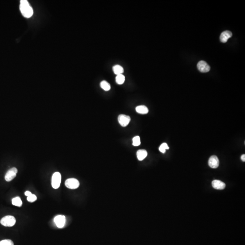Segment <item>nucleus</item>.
Segmentation results:
<instances>
[{"instance_id": "f257e3e1", "label": "nucleus", "mask_w": 245, "mask_h": 245, "mask_svg": "<svg viewBox=\"0 0 245 245\" xmlns=\"http://www.w3.org/2000/svg\"><path fill=\"white\" fill-rule=\"evenodd\" d=\"M20 9L22 15L25 17L30 18L33 15V9L26 0L21 1Z\"/></svg>"}, {"instance_id": "f03ea898", "label": "nucleus", "mask_w": 245, "mask_h": 245, "mask_svg": "<svg viewBox=\"0 0 245 245\" xmlns=\"http://www.w3.org/2000/svg\"><path fill=\"white\" fill-rule=\"evenodd\" d=\"M16 219L12 216H6L4 217L1 220V221H0L2 225L5 226H8V227L13 226L16 223Z\"/></svg>"}, {"instance_id": "7ed1b4c3", "label": "nucleus", "mask_w": 245, "mask_h": 245, "mask_svg": "<svg viewBox=\"0 0 245 245\" xmlns=\"http://www.w3.org/2000/svg\"><path fill=\"white\" fill-rule=\"evenodd\" d=\"M61 176L60 173L56 172L52 177V186L54 189H57L60 186L61 183Z\"/></svg>"}, {"instance_id": "20e7f679", "label": "nucleus", "mask_w": 245, "mask_h": 245, "mask_svg": "<svg viewBox=\"0 0 245 245\" xmlns=\"http://www.w3.org/2000/svg\"><path fill=\"white\" fill-rule=\"evenodd\" d=\"M65 186L71 189H75L80 186V183L77 179L74 178H69L65 181Z\"/></svg>"}, {"instance_id": "39448f33", "label": "nucleus", "mask_w": 245, "mask_h": 245, "mask_svg": "<svg viewBox=\"0 0 245 245\" xmlns=\"http://www.w3.org/2000/svg\"><path fill=\"white\" fill-rule=\"evenodd\" d=\"M17 169L16 168H12L9 170L5 176L6 181L10 182L12 180L17 176Z\"/></svg>"}, {"instance_id": "423d86ee", "label": "nucleus", "mask_w": 245, "mask_h": 245, "mask_svg": "<svg viewBox=\"0 0 245 245\" xmlns=\"http://www.w3.org/2000/svg\"><path fill=\"white\" fill-rule=\"evenodd\" d=\"M118 121L122 127H126L130 122V117L125 115H120L118 116Z\"/></svg>"}, {"instance_id": "0eeeda50", "label": "nucleus", "mask_w": 245, "mask_h": 245, "mask_svg": "<svg viewBox=\"0 0 245 245\" xmlns=\"http://www.w3.org/2000/svg\"><path fill=\"white\" fill-rule=\"evenodd\" d=\"M65 216L63 215H58L54 218V222L57 227L60 228H63L65 226Z\"/></svg>"}, {"instance_id": "6e6552de", "label": "nucleus", "mask_w": 245, "mask_h": 245, "mask_svg": "<svg viewBox=\"0 0 245 245\" xmlns=\"http://www.w3.org/2000/svg\"><path fill=\"white\" fill-rule=\"evenodd\" d=\"M208 165L212 169H217L219 165V160L216 155H212L209 158Z\"/></svg>"}, {"instance_id": "1a4fd4ad", "label": "nucleus", "mask_w": 245, "mask_h": 245, "mask_svg": "<svg viewBox=\"0 0 245 245\" xmlns=\"http://www.w3.org/2000/svg\"><path fill=\"white\" fill-rule=\"evenodd\" d=\"M198 69L200 71L203 73H206L209 71L210 67L205 61L201 60L198 63L197 65Z\"/></svg>"}, {"instance_id": "9d476101", "label": "nucleus", "mask_w": 245, "mask_h": 245, "mask_svg": "<svg viewBox=\"0 0 245 245\" xmlns=\"http://www.w3.org/2000/svg\"><path fill=\"white\" fill-rule=\"evenodd\" d=\"M212 184L213 188L218 190H222L224 189L226 187L225 183L220 180H213Z\"/></svg>"}, {"instance_id": "9b49d317", "label": "nucleus", "mask_w": 245, "mask_h": 245, "mask_svg": "<svg viewBox=\"0 0 245 245\" xmlns=\"http://www.w3.org/2000/svg\"><path fill=\"white\" fill-rule=\"evenodd\" d=\"M232 35L233 34L231 31H223L221 33L220 37L221 42L222 43L226 42L228 40L232 37Z\"/></svg>"}, {"instance_id": "f8f14e48", "label": "nucleus", "mask_w": 245, "mask_h": 245, "mask_svg": "<svg viewBox=\"0 0 245 245\" xmlns=\"http://www.w3.org/2000/svg\"><path fill=\"white\" fill-rule=\"evenodd\" d=\"M148 155V153L146 150L144 149H140L137 152V157L138 160L142 161L146 158Z\"/></svg>"}, {"instance_id": "ddd939ff", "label": "nucleus", "mask_w": 245, "mask_h": 245, "mask_svg": "<svg viewBox=\"0 0 245 245\" xmlns=\"http://www.w3.org/2000/svg\"><path fill=\"white\" fill-rule=\"evenodd\" d=\"M136 111L139 114L145 115V114H148L149 112V109L146 106L140 105L136 107Z\"/></svg>"}, {"instance_id": "4468645a", "label": "nucleus", "mask_w": 245, "mask_h": 245, "mask_svg": "<svg viewBox=\"0 0 245 245\" xmlns=\"http://www.w3.org/2000/svg\"><path fill=\"white\" fill-rule=\"evenodd\" d=\"M113 70L114 73L117 76V75L122 74L123 73L124 71L123 68L122 67L121 65H118L113 66Z\"/></svg>"}, {"instance_id": "2eb2a0df", "label": "nucleus", "mask_w": 245, "mask_h": 245, "mask_svg": "<svg viewBox=\"0 0 245 245\" xmlns=\"http://www.w3.org/2000/svg\"><path fill=\"white\" fill-rule=\"evenodd\" d=\"M12 204L14 206L20 207L22 205V202L21 198L19 196H17V197L12 199Z\"/></svg>"}, {"instance_id": "dca6fc26", "label": "nucleus", "mask_w": 245, "mask_h": 245, "mask_svg": "<svg viewBox=\"0 0 245 245\" xmlns=\"http://www.w3.org/2000/svg\"><path fill=\"white\" fill-rule=\"evenodd\" d=\"M101 87L105 91H109L110 90L111 86L110 84L106 81H102L101 83Z\"/></svg>"}, {"instance_id": "f3484780", "label": "nucleus", "mask_w": 245, "mask_h": 245, "mask_svg": "<svg viewBox=\"0 0 245 245\" xmlns=\"http://www.w3.org/2000/svg\"><path fill=\"white\" fill-rule=\"evenodd\" d=\"M116 83L119 85H122L125 81V76L123 74L117 75L116 77Z\"/></svg>"}, {"instance_id": "a211bd4d", "label": "nucleus", "mask_w": 245, "mask_h": 245, "mask_svg": "<svg viewBox=\"0 0 245 245\" xmlns=\"http://www.w3.org/2000/svg\"><path fill=\"white\" fill-rule=\"evenodd\" d=\"M141 144L140 138L139 136H136L133 139V145L134 146H138Z\"/></svg>"}, {"instance_id": "6ab92c4d", "label": "nucleus", "mask_w": 245, "mask_h": 245, "mask_svg": "<svg viewBox=\"0 0 245 245\" xmlns=\"http://www.w3.org/2000/svg\"><path fill=\"white\" fill-rule=\"evenodd\" d=\"M169 149L168 145L166 143H163L159 147V150L162 153H165L166 152V150L167 149Z\"/></svg>"}, {"instance_id": "aec40b11", "label": "nucleus", "mask_w": 245, "mask_h": 245, "mask_svg": "<svg viewBox=\"0 0 245 245\" xmlns=\"http://www.w3.org/2000/svg\"><path fill=\"white\" fill-rule=\"evenodd\" d=\"M0 245H14V243L11 240L6 239L0 241Z\"/></svg>"}, {"instance_id": "412c9836", "label": "nucleus", "mask_w": 245, "mask_h": 245, "mask_svg": "<svg viewBox=\"0 0 245 245\" xmlns=\"http://www.w3.org/2000/svg\"><path fill=\"white\" fill-rule=\"evenodd\" d=\"M27 200L28 202L33 203L37 200V197L35 195L32 194L31 195L27 196Z\"/></svg>"}, {"instance_id": "4be33fe9", "label": "nucleus", "mask_w": 245, "mask_h": 245, "mask_svg": "<svg viewBox=\"0 0 245 245\" xmlns=\"http://www.w3.org/2000/svg\"><path fill=\"white\" fill-rule=\"evenodd\" d=\"M25 195L28 196H29L32 194H31V192H30V191H26V192H25Z\"/></svg>"}, {"instance_id": "5701e85b", "label": "nucleus", "mask_w": 245, "mask_h": 245, "mask_svg": "<svg viewBox=\"0 0 245 245\" xmlns=\"http://www.w3.org/2000/svg\"><path fill=\"white\" fill-rule=\"evenodd\" d=\"M241 159H242V161L243 162H245V154H243V155H242V156H241Z\"/></svg>"}]
</instances>
